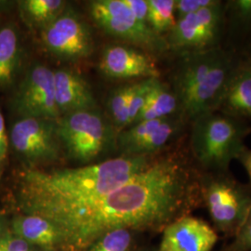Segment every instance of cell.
Returning <instances> with one entry per match:
<instances>
[{
  "mask_svg": "<svg viewBox=\"0 0 251 251\" xmlns=\"http://www.w3.org/2000/svg\"><path fill=\"white\" fill-rule=\"evenodd\" d=\"M201 171L179 154L153 159L106 195L49 214L63 251H87L102 234L124 228L159 230L202 205Z\"/></svg>",
  "mask_w": 251,
  "mask_h": 251,
  "instance_id": "obj_1",
  "label": "cell"
},
{
  "mask_svg": "<svg viewBox=\"0 0 251 251\" xmlns=\"http://www.w3.org/2000/svg\"><path fill=\"white\" fill-rule=\"evenodd\" d=\"M150 155H122L76 169L23 172L19 201L27 214L46 217L106 195L144 170Z\"/></svg>",
  "mask_w": 251,
  "mask_h": 251,
  "instance_id": "obj_2",
  "label": "cell"
},
{
  "mask_svg": "<svg viewBox=\"0 0 251 251\" xmlns=\"http://www.w3.org/2000/svg\"><path fill=\"white\" fill-rule=\"evenodd\" d=\"M181 54L174 92L181 116L191 122L215 112L238 64L232 53L221 47Z\"/></svg>",
  "mask_w": 251,
  "mask_h": 251,
  "instance_id": "obj_3",
  "label": "cell"
},
{
  "mask_svg": "<svg viewBox=\"0 0 251 251\" xmlns=\"http://www.w3.org/2000/svg\"><path fill=\"white\" fill-rule=\"evenodd\" d=\"M191 123L190 147L197 167L202 172H227L246 147L244 140L251 128L241 119L216 111Z\"/></svg>",
  "mask_w": 251,
  "mask_h": 251,
  "instance_id": "obj_4",
  "label": "cell"
},
{
  "mask_svg": "<svg viewBox=\"0 0 251 251\" xmlns=\"http://www.w3.org/2000/svg\"><path fill=\"white\" fill-rule=\"evenodd\" d=\"M201 199L216 231L233 237L251 209V187L227 172L201 173Z\"/></svg>",
  "mask_w": 251,
  "mask_h": 251,
  "instance_id": "obj_5",
  "label": "cell"
},
{
  "mask_svg": "<svg viewBox=\"0 0 251 251\" xmlns=\"http://www.w3.org/2000/svg\"><path fill=\"white\" fill-rule=\"evenodd\" d=\"M57 125L63 148L82 163L97 158L115 140L112 126L98 110L64 115L57 119Z\"/></svg>",
  "mask_w": 251,
  "mask_h": 251,
  "instance_id": "obj_6",
  "label": "cell"
},
{
  "mask_svg": "<svg viewBox=\"0 0 251 251\" xmlns=\"http://www.w3.org/2000/svg\"><path fill=\"white\" fill-rule=\"evenodd\" d=\"M90 13L94 22L111 36L151 53H163L170 50L166 37L135 18L123 0L91 1Z\"/></svg>",
  "mask_w": 251,
  "mask_h": 251,
  "instance_id": "obj_7",
  "label": "cell"
},
{
  "mask_svg": "<svg viewBox=\"0 0 251 251\" xmlns=\"http://www.w3.org/2000/svg\"><path fill=\"white\" fill-rule=\"evenodd\" d=\"M225 6L222 1L176 21L166 40L169 49L180 53L220 47L225 27Z\"/></svg>",
  "mask_w": 251,
  "mask_h": 251,
  "instance_id": "obj_8",
  "label": "cell"
},
{
  "mask_svg": "<svg viewBox=\"0 0 251 251\" xmlns=\"http://www.w3.org/2000/svg\"><path fill=\"white\" fill-rule=\"evenodd\" d=\"M41 39L48 51L66 61H79L93 50V37L89 25L71 9L41 29Z\"/></svg>",
  "mask_w": 251,
  "mask_h": 251,
  "instance_id": "obj_9",
  "label": "cell"
},
{
  "mask_svg": "<svg viewBox=\"0 0 251 251\" xmlns=\"http://www.w3.org/2000/svg\"><path fill=\"white\" fill-rule=\"evenodd\" d=\"M10 142L14 150L32 163L55 161L63 145L57 120L22 117L12 126Z\"/></svg>",
  "mask_w": 251,
  "mask_h": 251,
  "instance_id": "obj_10",
  "label": "cell"
},
{
  "mask_svg": "<svg viewBox=\"0 0 251 251\" xmlns=\"http://www.w3.org/2000/svg\"><path fill=\"white\" fill-rule=\"evenodd\" d=\"M14 103L22 117L60 118L55 100L54 71L42 64L32 66L21 84Z\"/></svg>",
  "mask_w": 251,
  "mask_h": 251,
  "instance_id": "obj_11",
  "label": "cell"
},
{
  "mask_svg": "<svg viewBox=\"0 0 251 251\" xmlns=\"http://www.w3.org/2000/svg\"><path fill=\"white\" fill-rule=\"evenodd\" d=\"M217 241L213 227L189 214L165 227L158 251H212Z\"/></svg>",
  "mask_w": 251,
  "mask_h": 251,
  "instance_id": "obj_12",
  "label": "cell"
},
{
  "mask_svg": "<svg viewBox=\"0 0 251 251\" xmlns=\"http://www.w3.org/2000/svg\"><path fill=\"white\" fill-rule=\"evenodd\" d=\"M100 68L106 76L116 79L159 78L160 75L152 57L126 46L105 48Z\"/></svg>",
  "mask_w": 251,
  "mask_h": 251,
  "instance_id": "obj_13",
  "label": "cell"
},
{
  "mask_svg": "<svg viewBox=\"0 0 251 251\" xmlns=\"http://www.w3.org/2000/svg\"><path fill=\"white\" fill-rule=\"evenodd\" d=\"M55 100L61 117L80 111L97 110L90 85L78 74L69 69L54 71Z\"/></svg>",
  "mask_w": 251,
  "mask_h": 251,
  "instance_id": "obj_14",
  "label": "cell"
},
{
  "mask_svg": "<svg viewBox=\"0 0 251 251\" xmlns=\"http://www.w3.org/2000/svg\"><path fill=\"white\" fill-rule=\"evenodd\" d=\"M216 112L241 120L251 118V62L236 66Z\"/></svg>",
  "mask_w": 251,
  "mask_h": 251,
  "instance_id": "obj_15",
  "label": "cell"
},
{
  "mask_svg": "<svg viewBox=\"0 0 251 251\" xmlns=\"http://www.w3.org/2000/svg\"><path fill=\"white\" fill-rule=\"evenodd\" d=\"M13 233L30 244L46 251H56L60 247V236L55 225L43 217L18 216L12 222Z\"/></svg>",
  "mask_w": 251,
  "mask_h": 251,
  "instance_id": "obj_16",
  "label": "cell"
},
{
  "mask_svg": "<svg viewBox=\"0 0 251 251\" xmlns=\"http://www.w3.org/2000/svg\"><path fill=\"white\" fill-rule=\"evenodd\" d=\"M177 111H180V107L175 92L158 78H153L144 106L132 125L142 121L172 117Z\"/></svg>",
  "mask_w": 251,
  "mask_h": 251,
  "instance_id": "obj_17",
  "label": "cell"
},
{
  "mask_svg": "<svg viewBox=\"0 0 251 251\" xmlns=\"http://www.w3.org/2000/svg\"><path fill=\"white\" fill-rule=\"evenodd\" d=\"M19 60V40L14 28L0 30V86H7L14 79Z\"/></svg>",
  "mask_w": 251,
  "mask_h": 251,
  "instance_id": "obj_18",
  "label": "cell"
},
{
  "mask_svg": "<svg viewBox=\"0 0 251 251\" xmlns=\"http://www.w3.org/2000/svg\"><path fill=\"white\" fill-rule=\"evenodd\" d=\"M21 7L31 25L43 29L63 13L67 4L63 0H25Z\"/></svg>",
  "mask_w": 251,
  "mask_h": 251,
  "instance_id": "obj_19",
  "label": "cell"
},
{
  "mask_svg": "<svg viewBox=\"0 0 251 251\" xmlns=\"http://www.w3.org/2000/svg\"><path fill=\"white\" fill-rule=\"evenodd\" d=\"M175 0H148V25L163 36L175 25Z\"/></svg>",
  "mask_w": 251,
  "mask_h": 251,
  "instance_id": "obj_20",
  "label": "cell"
},
{
  "mask_svg": "<svg viewBox=\"0 0 251 251\" xmlns=\"http://www.w3.org/2000/svg\"><path fill=\"white\" fill-rule=\"evenodd\" d=\"M132 239L131 230L119 228L102 234L87 251H128Z\"/></svg>",
  "mask_w": 251,
  "mask_h": 251,
  "instance_id": "obj_21",
  "label": "cell"
},
{
  "mask_svg": "<svg viewBox=\"0 0 251 251\" xmlns=\"http://www.w3.org/2000/svg\"><path fill=\"white\" fill-rule=\"evenodd\" d=\"M132 85L121 87L115 90L109 99V109L114 123L118 129L127 126L128 100L132 91Z\"/></svg>",
  "mask_w": 251,
  "mask_h": 251,
  "instance_id": "obj_22",
  "label": "cell"
},
{
  "mask_svg": "<svg viewBox=\"0 0 251 251\" xmlns=\"http://www.w3.org/2000/svg\"><path fill=\"white\" fill-rule=\"evenodd\" d=\"M153 78H147L133 84L132 91L128 100L127 126L132 125L144 106L147 93L151 88Z\"/></svg>",
  "mask_w": 251,
  "mask_h": 251,
  "instance_id": "obj_23",
  "label": "cell"
},
{
  "mask_svg": "<svg viewBox=\"0 0 251 251\" xmlns=\"http://www.w3.org/2000/svg\"><path fill=\"white\" fill-rule=\"evenodd\" d=\"M221 251H251V209L232 242Z\"/></svg>",
  "mask_w": 251,
  "mask_h": 251,
  "instance_id": "obj_24",
  "label": "cell"
},
{
  "mask_svg": "<svg viewBox=\"0 0 251 251\" xmlns=\"http://www.w3.org/2000/svg\"><path fill=\"white\" fill-rule=\"evenodd\" d=\"M233 23L243 28L251 26V0H233L228 2Z\"/></svg>",
  "mask_w": 251,
  "mask_h": 251,
  "instance_id": "obj_25",
  "label": "cell"
},
{
  "mask_svg": "<svg viewBox=\"0 0 251 251\" xmlns=\"http://www.w3.org/2000/svg\"><path fill=\"white\" fill-rule=\"evenodd\" d=\"M218 2V0H175V18L176 21L186 15L206 9Z\"/></svg>",
  "mask_w": 251,
  "mask_h": 251,
  "instance_id": "obj_26",
  "label": "cell"
},
{
  "mask_svg": "<svg viewBox=\"0 0 251 251\" xmlns=\"http://www.w3.org/2000/svg\"><path fill=\"white\" fill-rule=\"evenodd\" d=\"M0 251H36L34 247L13 234L0 236Z\"/></svg>",
  "mask_w": 251,
  "mask_h": 251,
  "instance_id": "obj_27",
  "label": "cell"
},
{
  "mask_svg": "<svg viewBox=\"0 0 251 251\" xmlns=\"http://www.w3.org/2000/svg\"><path fill=\"white\" fill-rule=\"evenodd\" d=\"M123 2L135 18L148 25V0H123Z\"/></svg>",
  "mask_w": 251,
  "mask_h": 251,
  "instance_id": "obj_28",
  "label": "cell"
},
{
  "mask_svg": "<svg viewBox=\"0 0 251 251\" xmlns=\"http://www.w3.org/2000/svg\"><path fill=\"white\" fill-rule=\"evenodd\" d=\"M9 148V139L6 130L5 120L0 113V162L4 161L6 158Z\"/></svg>",
  "mask_w": 251,
  "mask_h": 251,
  "instance_id": "obj_29",
  "label": "cell"
},
{
  "mask_svg": "<svg viewBox=\"0 0 251 251\" xmlns=\"http://www.w3.org/2000/svg\"><path fill=\"white\" fill-rule=\"evenodd\" d=\"M237 160L240 162L243 165V167L245 168V170L248 172V175L250 177L251 183V150L245 147L243 149L242 152H240V154L237 157Z\"/></svg>",
  "mask_w": 251,
  "mask_h": 251,
  "instance_id": "obj_30",
  "label": "cell"
},
{
  "mask_svg": "<svg viewBox=\"0 0 251 251\" xmlns=\"http://www.w3.org/2000/svg\"><path fill=\"white\" fill-rule=\"evenodd\" d=\"M3 4H5V2H2V1H0V6H3Z\"/></svg>",
  "mask_w": 251,
  "mask_h": 251,
  "instance_id": "obj_31",
  "label": "cell"
},
{
  "mask_svg": "<svg viewBox=\"0 0 251 251\" xmlns=\"http://www.w3.org/2000/svg\"></svg>",
  "mask_w": 251,
  "mask_h": 251,
  "instance_id": "obj_32",
  "label": "cell"
}]
</instances>
